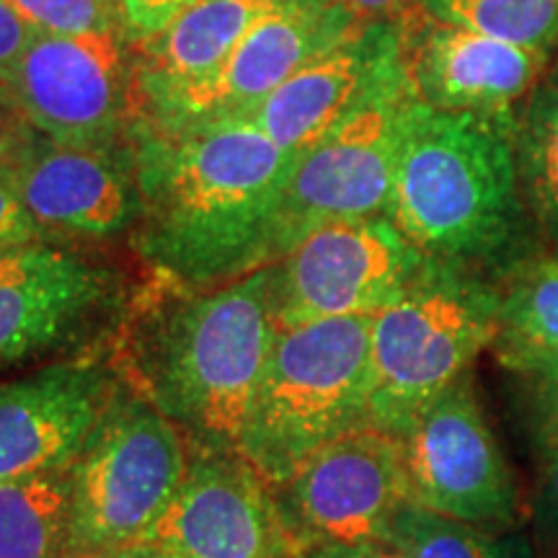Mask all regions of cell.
Masks as SVG:
<instances>
[{
	"label": "cell",
	"instance_id": "4dcf8cb0",
	"mask_svg": "<svg viewBox=\"0 0 558 558\" xmlns=\"http://www.w3.org/2000/svg\"><path fill=\"white\" fill-rule=\"evenodd\" d=\"M300 558H399L393 548L380 541L369 543H320L303 550Z\"/></svg>",
	"mask_w": 558,
	"mask_h": 558
},
{
	"label": "cell",
	"instance_id": "8d00e7d4",
	"mask_svg": "<svg viewBox=\"0 0 558 558\" xmlns=\"http://www.w3.org/2000/svg\"><path fill=\"white\" fill-rule=\"evenodd\" d=\"M550 81H554L556 86H558V62H556V68H554V75H550Z\"/></svg>",
	"mask_w": 558,
	"mask_h": 558
},
{
	"label": "cell",
	"instance_id": "74e56055",
	"mask_svg": "<svg viewBox=\"0 0 558 558\" xmlns=\"http://www.w3.org/2000/svg\"><path fill=\"white\" fill-rule=\"evenodd\" d=\"M530 390H533V388H530ZM538 393H541V390H538ZM548 396V393H546ZM554 399H556V396H554Z\"/></svg>",
	"mask_w": 558,
	"mask_h": 558
},
{
	"label": "cell",
	"instance_id": "30bf717a",
	"mask_svg": "<svg viewBox=\"0 0 558 558\" xmlns=\"http://www.w3.org/2000/svg\"><path fill=\"white\" fill-rule=\"evenodd\" d=\"M411 101L414 96L403 81L298 153L282 199L275 264L326 222L388 218Z\"/></svg>",
	"mask_w": 558,
	"mask_h": 558
},
{
	"label": "cell",
	"instance_id": "9a60e30c",
	"mask_svg": "<svg viewBox=\"0 0 558 558\" xmlns=\"http://www.w3.org/2000/svg\"><path fill=\"white\" fill-rule=\"evenodd\" d=\"M362 26L365 21L341 0H303L275 11L241 39L207 81L181 94L158 114L137 122L171 124L251 114L300 68L354 37Z\"/></svg>",
	"mask_w": 558,
	"mask_h": 558
},
{
	"label": "cell",
	"instance_id": "f546056e",
	"mask_svg": "<svg viewBox=\"0 0 558 558\" xmlns=\"http://www.w3.org/2000/svg\"><path fill=\"white\" fill-rule=\"evenodd\" d=\"M34 37H37V32L11 9L9 0H0V86L16 68Z\"/></svg>",
	"mask_w": 558,
	"mask_h": 558
},
{
	"label": "cell",
	"instance_id": "277c9868",
	"mask_svg": "<svg viewBox=\"0 0 558 558\" xmlns=\"http://www.w3.org/2000/svg\"><path fill=\"white\" fill-rule=\"evenodd\" d=\"M373 316L277 329L239 452L282 488L331 439L369 422Z\"/></svg>",
	"mask_w": 558,
	"mask_h": 558
},
{
	"label": "cell",
	"instance_id": "44dd1931",
	"mask_svg": "<svg viewBox=\"0 0 558 558\" xmlns=\"http://www.w3.org/2000/svg\"><path fill=\"white\" fill-rule=\"evenodd\" d=\"M70 505V469L0 481V558L65 556Z\"/></svg>",
	"mask_w": 558,
	"mask_h": 558
},
{
	"label": "cell",
	"instance_id": "9c48e42d",
	"mask_svg": "<svg viewBox=\"0 0 558 558\" xmlns=\"http://www.w3.org/2000/svg\"><path fill=\"white\" fill-rule=\"evenodd\" d=\"M411 501L499 535L520 525L522 499L471 373L427 403L401 435Z\"/></svg>",
	"mask_w": 558,
	"mask_h": 558
},
{
	"label": "cell",
	"instance_id": "f1b7e54d",
	"mask_svg": "<svg viewBox=\"0 0 558 558\" xmlns=\"http://www.w3.org/2000/svg\"><path fill=\"white\" fill-rule=\"evenodd\" d=\"M122 13V26L132 41H143L169 26L173 19L190 11L199 0H117Z\"/></svg>",
	"mask_w": 558,
	"mask_h": 558
},
{
	"label": "cell",
	"instance_id": "8fae6325",
	"mask_svg": "<svg viewBox=\"0 0 558 558\" xmlns=\"http://www.w3.org/2000/svg\"><path fill=\"white\" fill-rule=\"evenodd\" d=\"M427 256L388 218L337 220L311 230L271 264L277 329L339 316H375L403 295Z\"/></svg>",
	"mask_w": 558,
	"mask_h": 558
},
{
	"label": "cell",
	"instance_id": "7a4b0ae2",
	"mask_svg": "<svg viewBox=\"0 0 558 558\" xmlns=\"http://www.w3.org/2000/svg\"><path fill=\"white\" fill-rule=\"evenodd\" d=\"M275 337L269 264L205 290L156 279L130 300L111 352L128 386L177 424L190 452H239Z\"/></svg>",
	"mask_w": 558,
	"mask_h": 558
},
{
	"label": "cell",
	"instance_id": "603a6c76",
	"mask_svg": "<svg viewBox=\"0 0 558 558\" xmlns=\"http://www.w3.org/2000/svg\"><path fill=\"white\" fill-rule=\"evenodd\" d=\"M416 11L548 58L558 50V0H418Z\"/></svg>",
	"mask_w": 558,
	"mask_h": 558
},
{
	"label": "cell",
	"instance_id": "d590c367",
	"mask_svg": "<svg viewBox=\"0 0 558 558\" xmlns=\"http://www.w3.org/2000/svg\"><path fill=\"white\" fill-rule=\"evenodd\" d=\"M62 558H99V556H88V554H65Z\"/></svg>",
	"mask_w": 558,
	"mask_h": 558
},
{
	"label": "cell",
	"instance_id": "d6a6232c",
	"mask_svg": "<svg viewBox=\"0 0 558 558\" xmlns=\"http://www.w3.org/2000/svg\"><path fill=\"white\" fill-rule=\"evenodd\" d=\"M486 558H541L538 546L520 530H507V533L488 535Z\"/></svg>",
	"mask_w": 558,
	"mask_h": 558
},
{
	"label": "cell",
	"instance_id": "8992f818",
	"mask_svg": "<svg viewBox=\"0 0 558 558\" xmlns=\"http://www.w3.org/2000/svg\"><path fill=\"white\" fill-rule=\"evenodd\" d=\"M186 469L190 445L177 424L124 388L70 465L68 554L104 558L145 541L177 497Z\"/></svg>",
	"mask_w": 558,
	"mask_h": 558
},
{
	"label": "cell",
	"instance_id": "ffe728a7",
	"mask_svg": "<svg viewBox=\"0 0 558 558\" xmlns=\"http://www.w3.org/2000/svg\"><path fill=\"white\" fill-rule=\"evenodd\" d=\"M499 320L492 349L509 373L558 360V254H527L497 279Z\"/></svg>",
	"mask_w": 558,
	"mask_h": 558
},
{
	"label": "cell",
	"instance_id": "484cf974",
	"mask_svg": "<svg viewBox=\"0 0 558 558\" xmlns=\"http://www.w3.org/2000/svg\"><path fill=\"white\" fill-rule=\"evenodd\" d=\"M37 34H96L124 29L117 0H9Z\"/></svg>",
	"mask_w": 558,
	"mask_h": 558
},
{
	"label": "cell",
	"instance_id": "836d02e7",
	"mask_svg": "<svg viewBox=\"0 0 558 558\" xmlns=\"http://www.w3.org/2000/svg\"><path fill=\"white\" fill-rule=\"evenodd\" d=\"M520 378H525L527 388L541 390V393L556 396V399H558V360L546 362V365L530 369V373L520 375Z\"/></svg>",
	"mask_w": 558,
	"mask_h": 558
},
{
	"label": "cell",
	"instance_id": "d6986e66",
	"mask_svg": "<svg viewBox=\"0 0 558 558\" xmlns=\"http://www.w3.org/2000/svg\"><path fill=\"white\" fill-rule=\"evenodd\" d=\"M295 3L303 0H199L153 37L135 41L137 120L207 81L259 21Z\"/></svg>",
	"mask_w": 558,
	"mask_h": 558
},
{
	"label": "cell",
	"instance_id": "d4e9b609",
	"mask_svg": "<svg viewBox=\"0 0 558 558\" xmlns=\"http://www.w3.org/2000/svg\"><path fill=\"white\" fill-rule=\"evenodd\" d=\"M527 429L538 463L533 499L535 546L548 558H558V399L530 390Z\"/></svg>",
	"mask_w": 558,
	"mask_h": 558
},
{
	"label": "cell",
	"instance_id": "6da1fadb",
	"mask_svg": "<svg viewBox=\"0 0 558 558\" xmlns=\"http://www.w3.org/2000/svg\"><path fill=\"white\" fill-rule=\"evenodd\" d=\"M132 246L160 282L205 290L275 264L295 156L248 114L137 122Z\"/></svg>",
	"mask_w": 558,
	"mask_h": 558
},
{
	"label": "cell",
	"instance_id": "5bb4252c",
	"mask_svg": "<svg viewBox=\"0 0 558 558\" xmlns=\"http://www.w3.org/2000/svg\"><path fill=\"white\" fill-rule=\"evenodd\" d=\"M145 541L177 558H300L277 488L241 452H190L177 497Z\"/></svg>",
	"mask_w": 558,
	"mask_h": 558
},
{
	"label": "cell",
	"instance_id": "e575fe53",
	"mask_svg": "<svg viewBox=\"0 0 558 558\" xmlns=\"http://www.w3.org/2000/svg\"><path fill=\"white\" fill-rule=\"evenodd\" d=\"M104 558H177V556L169 554V550L153 541H137V543H130V546L111 550V554H107Z\"/></svg>",
	"mask_w": 558,
	"mask_h": 558
},
{
	"label": "cell",
	"instance_id": "4fadbf2b",
	"mask_svg": "<svg viewBox=\"0 0 558 558\" xmlns=\"http://www.w3.org/2000/svg\"><path fill=\"white\" fill-rule=\"evenodd\" d=\"M111 347L52 360L0 383V481L65 471L75 463L128 388Z\"/></svg>",
	"mask_w": 558,
	"mask_h": 558
},
{
	"label": "cell",
	"instance_id": "5b68a950",
	"mask_svg": "<svg viewBox=\"0 0 558 558\" xmlns=\"http://www.w3.org/2000/svg\"><path fill=\"white\" fill-rule=\"evenodd\" d=\"M497 279L427 259L388 308L373 316L369 422L401 437L427 403L471 373L497 339Z\"/></svg>",
	"mask_w": 558,
	"mask_h": 558
},
{
	"label": "cell",
	"instance_id": "1f68e13d",
	"mask_svg": "<svg viewBox=\"0 0 558 558\" xmlns=\"http://www.w3.org/2000/svg\"><path fill=\"white\" fill-rule=\"evenodd\" d=\"M341 3L360 21L375 24V21H401L416 9L418 0H341Z\"/></svg>",
	"mask_w": 558,
	"mask_h": 558
},
{
	"label": "cell",
	"instance_id": "52a82bcc",
	"mask_svg": "<svg viewBox=\"0 0 558 558\" xmlns=\"http://www.w3.org/2000/svg\"><path fill=\"white\" fill-rule=\"evenodd\" d=\"M130 300L120 269L62 243L0 256V373L109 349Z\"/></svg>",
	"mask_w": 558,
	"mask_h": 558
},
{
	"label": "cell",
	"instance_id": "83f0119b",
	"mask_svg": "<svg viewBox=\"0 0 558 558\" xmlns=\"http://www.w3.org/2000/svg\"><path fill=\"white\" fill-rule=\"evenodd\" d=\"M47 243L29 209L21 202L13 181H0V256Z\"/></svg>",
	"mask_w": 558,
	"mask_h": 558
},
{
	"label": "cell",
	"instance_id": "ba28073f",
	"mask_svg": "<svg viewBox=\"0 0 558 558\" xmlns=\"http://www.w3.org/2000/svg\"><path fill=\"white\" fill-rule=\"evenodd\" d=\"M0 90L52 143H128L140 117L135 41L124 29L37 34Z\"/></svg>",
	"mask_w": 558,
	"mask_h": 558
},
{
	"label": "cell",
	"instance_id": "ac0fdd59",
	"mask_svg": "<svg viewBox=\"0 0 558 558\" xmlns=\"http://www.w3.org/2000/svg\"><path fill=\"white\" fill-rule=\"evenodd\" d=\"M403 81L401 21H375L300 68L248 117L279 148L298 156Z\"/></svg>",
	"mask_w": 558,
	"mask_h": 558
},
{
	"label": "cell",
	"instance_id": "4316f807",
	"mask_svg": "<svg viewBox=\"0 0 558 558\" xmlns=\"http://www.w3.org/2000/svg\"><path fill=\"white\" fill-rule=\"evenodd\" d=\"M39 137V132L21 117L9 96L0 90V181L16 179Z\"/></svg>",
	"mask_w": 558,
	"mask_h": 558
},
{
	"label": "cell",
	"instance_id": "cb8c5ba5",
	"mask_svg": "<svg viewBox=\"0 0 558 558\" xmlns=\"http://www.w3.org/2000/svg\"><path fill=\"white\" fill-rule=\"evenodd\" d=\"M488 535L448 514L407 501L390 520L386 546L399 558H486Z\"/></svg>",
	"mask_w": 558,
	"mask_h": 558
},
{
	"label": "cell",
	"instance_id": "7c38bea8",
	"mask_svg": "<svg viewBox=\"0 0 558 558\" xmlns=\"http://www.w3.org/2000/svg\"><path fill=\"white\" fill-rule=\"evenodd\" d=\"M277 499L300 556L320 543H383L411 501L401 437L373 422L349 429L277 488Z\"/></svg>",
	"mask_w": 558,
	"mask_h": 558
},
{
	"label": "cell",
	"instance_id": "2e32d148",
	"mask_svg": "<svg viewBox=\"0 0 558 558\" xmlns=\"http://www.w3.org/2000/svg\"><path fill=\"white\" fill-rule=\"evenodd\" d=\"M401 58L416 104L439 111L509 117L543 81L550 58L411 11L401 19Z\"/></svg>",
	"mask_w": 558,
	"mask_h": 558
},
{
	"label": "cell",
	"instance_id": "3957f363",
	"mask_svg": "<svg viewBox=\"0 0 558 558\" xmlns=\"http://www.w3.org/2000/svg\"><path fill=\"white\" fill-rule=\"evenodd\" d=\"M514 114L439 111L411 101L388 220L418 254L478 271L509 269L527 256L522 243L533 222L514 163Z\"/></svg>",
	"mask_w": 558,
	"mask_h": 558
},
{
	"label": "cell",
	"instance_id": "7402d4cb",
	"mask_svg": "<svg viewBox=\"0 0 558 558\" xmlns=\"http://www.w3.org/2000/svg\"><path fill=\"white\" fill-rule=\"evenodd\" d=\"M514 163L535 230L558 254V86L538 83L514 114Z\"/></svg>",
	"mask_w": 558,
	"mask_h": 558
},
{
	"label": "cell",
	"instance_id": "e0dca14e",
	"mask_svg": "<svg viewBox=\"0 0 558 558\" xmlns=\"http://www.w3.org/2000/svg\"><path fill=\"white\" fill-rule=\"evenodd\" d=\"M13 184L47 243L111 239L135 228L140 215L130 140L78 148L39 137Z\"/></svg>",
	"mask_w": 558,
	"mask_h": 558
}]
</instances>
